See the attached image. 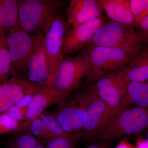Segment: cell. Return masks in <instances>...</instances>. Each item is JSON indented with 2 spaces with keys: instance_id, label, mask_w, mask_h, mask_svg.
<instances>
[{
  "instance_id": "44dd1931",
  "label": "cell",
  "mask_w": 148,
  "mask_h": 148,
  "mask_svg": "<svg viewBox=\"0 0 148 148\" xmlns=\"http://www.w3.org/2000/svg\"><path fill=\"white\" fill-rule=\"evenodd\" d=\"M4 7L3 27L6 32H9L19 25L18 11L19 1L2 0Z\"/></svg>"
},
{
  "instance_id": "cb8c5ba5",
  "label": "cell",
  "mask_w": 148,
  "mask_h": 148,
  "mask_svg": "<svg viewBox=\"0 0 148 148\" xmlns=\"http://www.w3.org/2000/svg\"><path fill=\"white\" fill-rule=\"evenodd\" d=\"M22 125V122L11 116L7 113H0V136L18 132Z\"/></svg>"
},
{
  "instance_id": "6da1fadb",
  "label": "cell",
  "mask_w": 148,
  "mask_h": 148,
  "mask_svg": "<svg viewBox=\"0 0 148 148\" xmlns=\"http://www.w3.org/2000/svg\"><path fill=\"white\" fill-rule=\"evenodd\" d=\"M89 71V58L84 49L76 56H65L56 71L50 85L56 105L77 90L87 86Z\"/></svg>"
},
{
  "instance_id": "484cf974",
  "label": "cell",
  "mask_w": 148,
  "mask_h": 148,
  "mask_svg": "<svg viewBox=\"0 0 148 148\" xmlns=\"http://www.w3.org/2000/svg\"><path fill=\"white\" fill-rule=\"evenodd\" d=\"M85 148H113L108 141L91 140L87 141Z\"/></svg>"
},
{
  "instance_id": "4316f807",
  "label": "cell",
  "mask_w": 148,
  "mask_h": 148,
  "mask_svg": "<svg viewBox=\"0 0 148 148\" xmlns=\"http://www.w3.org/2000/svg\"><path fill=\"white\" fill-rule=\"evenodd\" d=\"M138 29L143 36L148 39V16L142 21Z\"/></svg>"
},
{
  "instance_id": "30bf717a",
  "label": "cell",
  "mask_w": 148,
  "mask_h": 148,
  "mask_svg": "<svg viewBox=\"0 0 148 148\" xmlns=\"http://www.w3.org/2000/svg\"><path fill=\"white\" fill-rule=\"evenodd\" d=\"M70 26L68 21L59 14L45 36L48 69L52 79L56 71L65 57L64 41Z\"/></svg>"
},
{
  "instance_id": "83f0119b",
  "label": "cell",
  "mask_w": 148,
  "mask_h": 148,
  "mask_svg": "<svg viewBox=\"0 0 148 148\" xmlns=\"http://www.w3.org/2000/svg\"><path fill=\"white\" fill-rule=\"evenodd\" d=\"M4 14V7L2 1L0 0V33H5V30L3 27Z\"/></svg>"
},
{
  "instance_id": "8992f818",
  "label": "cell",
  "mask_w": 148,
  "mask_h": 148,
  "mask_svg": "<svg viewBox=\"0 0 148 148\" xmlns=\"http://www.w3.org/2000/svg\"><path fill=\"white\" fill-rule=\"evenodd\" d=\"M84 49L90 63L88 86L92 85L107 73L127 67L132 58L129 53L116 48L89 45Z\"/></svg>"
},
{
  "instance_id": "52a82bcc",
  "label": "cell",
  "mask_w": 148,
  "mask_h": 148,
  "mask_svg": "<svg viewBox=\"0 0 148 148\" xmlns=\"http://www.w3.org/2000/svg\"><path fill=\"white\" fill-rule=\"evenodd\" d=\"M127 67L107 73L92 85L97 96L115 114L126 94L130 81L127 76Z\"/></svg>"
},
{
  "instance_id": "4fadbf2b",
  "label": "cell",
  "mask_w": 148,
  "mask_h": 148,
  "mask_svg": "<svg viewBox=\"0 0 148 148\" xmlns=\"http://www.w3.org/2000/svg\"><path fill=\"white\" fill-rule=\"evenodd\" d=\"M40 85L12 77L0 87V113L6 112L26 95L36 91Z\"/></svg>"
},
{
  "instance_id": "f546056e",
  "label": "cell",
  "mask_w": 148,
  "mask_h": 148,
  "mask_svg": "<svg viewBox=\"0 0 148 148\" xmlns=\"http://www.w3.org/2000/svg\"><path fill=\"white\" fill-rule=\"evenodd\" d=\"M135 148H148V141L142 138L137 140Z\"/></svg>"
},
{
  "instance_id": "f1b7e54d",
  "label": "cell",
  "mask_w": 148,
  "mask_h": 148,
  "mask_svg": "<svg viewBox=\"0 0 148 148\" xmlns=\"http://www.w3.org/2000/svg\"><path fill=\"white\" fill-rule=\"evenodd\" d=\"M115 148H135V147H133L126 138H124L118 143Z\"/></svg>"
},
{
  "instance_id": "ba28073f",
  "label": "cell",
  "mask_w": 148,
  "mask_h": 148,
  "mask_svg": "<svg viewBox=\"0 0 148 148\" xmlns=\"http://www.w3.org/2000/svg\"><path fill=\"white\" fill-rule=\"evenodd\" d=\"M47 112L57 120L64 132L69 135L81 133L87 118L86 110L76 92Z\"/></svg>"
},
{
  "instance_id": "8fae6325",
  "label": "cell",
  "mask_w": 148,
  "mask_h": 148,
  "mask_svg": "<svg viewBox=\"0 0 148 148\" xmlns=\"http://www.w3.org/2000/svg\"><path fill=\"white\" fill-rule=\"evenodd\" d=\"M25 80L34 84L50 85L52 77L48 69L45 38L41 34L33 36Z\"/></svg>"
},
{
  "instance_id": "3957f363",
  "label": "cell",
  "mask_w": 148,
  "mask_h": 148,
  "mask_svg": "<svg viewBox=\"0 0 148 148\" xmlns=\"http://www.w3.org/2000/svg\"><path fill=\"white\" fill-rule=\"evenodd\" d=\"M135 29L111 20L98 30L88 45L120 49L133 57L148 43V39Z\"/></svg>"
},
{
  "instance_id": "5b68a950",
  "label": "cell",
  "mask_w": 148,
  "mask_h": 148,
  "mask_svg": "<svg viewBox=\"0 0 148 148\" xmlns=\"http://www.w3.org/2000/svg\"><path fill=\"white\" fill-rule=\"evenodd\" d=\"M75 92L86 110V122L81 134L82 140L87 142L92 140L96 134L108 125L115 114L97 96L92 85Z\"/></svg>"
},
{
  "instance_id": "603a6c76",
  "label": "cell",
  "mask_w": 148,
  "mask_h": 148,
  "mask_svg": "<svg viewBox=\"0 0 148 148\" xmlns=\"http://www.w3.org/2000/svg\"><path fill=\"white\" fill-rule=\"evenodd\" d=\"M130 3L135 28L138 29L142 21L148 16V0H130Z\"/></svg>"
},
{
  "instance_id": "4dcf8cb0",
  "label": "cell",
  "mask_w": 148,
  "mask_h": 148,
  "mask_svg": "<svg viewBox=\"0 0 148 148\" xmlns=\"http://www.w3.org/2000/svg\"><path fill=\"white\" fill-rule=\"evenodd\" d=\"M145 140L148 141V132L147 133V135H146Z\"/></svg>"
},
{
  "instance_id": "ac0fdd59",
  "label": "cell",
  "mask_w": 148,
  "mask_h": 148,
  "mask_svg": "<svg viewBox=\"0 0 148 148\" xmlns=\"http://www.w3.org/2000/svg\"><path fill=\"white\" fill-rule=\"evenodd\" d=\"M133 107L148 108V82L130 81L127 92L115 116Z\"/></svg>"
},
{
  "instance_id": "9c48e42d",
  "label": "cell",
  "mask_w": 148,
  "mask_h": 148,
  "mask_svg": "<svg viewBox=\"0 0 148 148\" xmlns=\"http://www.w3.org/2000/svg\"><path fill=\"white\" fill-rule=\"evenodd\" d=\"M9 51L12 77L25 80L32 45L33 36L20 28V25L9 31Z\"/></svg>"
},
{
  "instance_id": "ffe728a7",
  "label": "cell",
  "mask_w": 148,
  "mask_h": 148,
  "mask_svg": "<svg viewBox=\"0 0 148 148\" xmlns=\"http://www.w3.org/2000/svg\"><path fill=\"white\" fill-rule=\"evenodd\" d=\"M12 134L7 139L4 148H46L45 145L26 132Z\"/></svg>"
},
{
  "instance_id": "d4e9b609",
  "label": "cell",
  "mask_w": 148,
  "mask_h": 148,
  "mask_svg": "<svg viewBox=\"0 0 148 148\" xmlns=\"http://www.w3.org/2000/svg\"><path fill=\"white\" fill-rule=\"evenodd\" d=\"M82 140L81 133L59 137L51 141L46 148H79L78 143Z\"/></svg>"
},
{
  "instance_id": "7402d4cb",
  "label": "cell",
  "mask_w": 148,
  "mask_h": 148,
  "mask_svg": "<svg viewBox=\"0 0 148 148\" xmlns=\"http://www.w3.org/2000/svg\"><path fill=\"white\" fill-rule=\"evenodd\" d=\"M11 60L8 37L5 33H0V79L3 84L9 79Z\"/></svg>"
},
{
  "instance_id": "7c38bea8",
  "label": "cell",
  "mask_w": 148,
  "mask_h": 148,
  "mask_svg": "<svg viewBox=\"0 0 148 148\" xmlns=\"http://www.w3.org/2000/svg\"><path fill=\"white\" fill-rule=\"evenodd\" d=\"M106 22V18L103 15L76 28L69 29L64 41V56L84 49L90 43L95 34Z\"/></svg>"
},
{
  "instance_id": "7a4b0ae2",
  "label": "cell",
  "mask_w": 148,
  "mask_h": 148,
  "mask_svg": "<svg viewBox=\"0 0 148 148\" xmlns=\"http://www.w3.org/2000/svg\"><path fill=\"white\" fill-rule=\"evenodd\" d=\"M64 5V1L59 0L19 1L20 28L45 36Z\"/></svg>"
},
{
  "instance_id": "5bb4252c",
  "label": "cell",
  "mask_w": 148,
  "mask_h": 148,
  "mask_svg": "<svg viewBox=\"0 0 148 148\" xmlns=\"http://www.w3.org/2000/svg\"><path fill=\"white\" fill-rule=\"evenodd\" d=\"M25 132L45 146L56 138L69 135L64 132L54 117L45 112L32 121Z\"/></svg>"
},
{
  "instance_id": "d6a6232c",
  "label": "cell",
  "mask_w": 148,
  "mask_h": 148,
  "mask_svg": "<svg viewBox=\"0 0 148 148\" xmlns=\"http://www.w3.org/2000/svg\"><path fill=\"white\" fill-rule=\"evenodd\" d=\"M0 148H1V147H0Z\"/></svg>"
},
{
  "instance_id": "277c9868",
  "label": "cell",
  "mask_w": 148,
  "mask_h": 148,
  "mask_svg": "<svg viewBox=\"0 0 148 148\" xmlns=\"http://www.w3.org/2000/svg\"><path fill=\"white\" fill-rule=\"evenodd\" d=\"M148 127V108L131 107L115 116L110 123L91 140H118L126 135L140 133Z\"/></svg>"
},
{
  "instance_id": "e0dca14e",
  "label": "cell",
  "mask_w": 148,
  "mask_h": 148,
  "mask_svg": "<svg viewBox=\"0 0 148 148\" xmlns=\"http://www.w3.org/2000/svg\"><path fill=\"white\" fill-rule=\"evenodd\" d=\"M98 2L111 21L135 28L130 0H99Z\"/></svg>"
},
{
  "instance_id": "9a60e30c",
  "label": "cell",
  "mask_w": 148,
  "mask_h": 148,
  "mask_svg": "<svg viewBox=\"0 0 148 148\" xmlns=\"http://www.w3.org/2000/svg\"><path fill=\"white\" fill-rule=\"evenodd\" d=\"M98 1L71 0L66 12L67 21L75 28L81 24L103 16Z\"/></svg>"
},
{
  "instance_id": "2e32d148",
  "label": "cell",
  "mask_w": 148,
  "mask_h": 148,
  "mask_svg": "<svg viewBox=\"0 0 148 148\" xmlns=\"http://www.w3.org/2000/svg\"><path fill=\"white\" fill-rule=\"evenodd\" d=\"M55 104L56 100L50 86H40L28 105L25 121L18 132H25L32 121L45 112L47 108Z\"/></svg>"
},
{
  "instance_id": "1f68e13d",
  "label": "cell",
  "mask_w": 148,
  "mask_h": 148,
  "mask_svg": "<svg viewBox=\"0 0 148 148\" xmlns=\"http://www.w3.org/2000/svg\"><path fill=\"white\" fill-rule=\"evenodd\" d=\"M3 84V83L2 82V81L1 80V79H0V87H1V86Z\"/></svg>"
},
{
  "instance_id": "d6986e66",
  "label": "cell",
  "mask_w": 148,
  "mask_h": 148,
  "mask_svg": "<svg viewBox=\"0 0 148 148\" xmlns=\"http://www.w3.org/2000/svg\"><path fill=\"white\" fill-rule=\"evenodd\" d=\"M127 73L130 81L148 82V43L132 57Z\"/></svg>"
}]
</instances>
